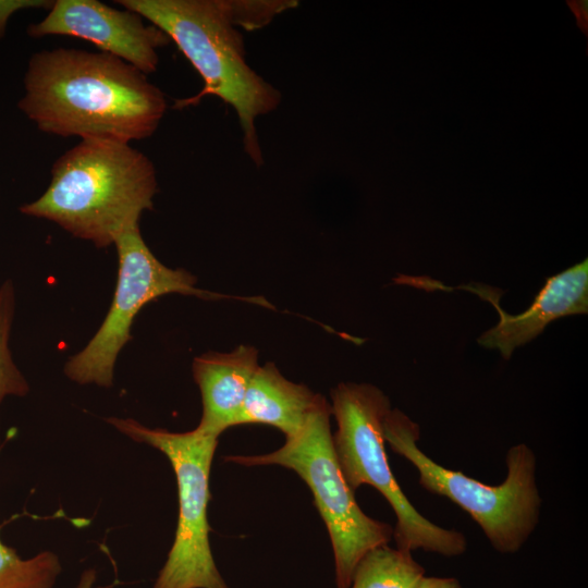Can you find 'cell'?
<instances>
[{"mask_svg": "<svg viewBox=\"0 0 588 588\" xmlns=\"http://www.w3.org/2000/svg\"><path fill=\"white\" fill-rule=\"evenodd\" d=\"M331 415L338 429L332 434L334 453L350 488L377 489L396 516V548L424 550L446 558L467 549L464 534L443 528L421 515L397 483L385 453L383 424L392 409L389 397L370 383L341 382L331 391Z\"/></svg>", "mask_w": 588, "mask_h": 588, "instance_id": "cell-5", "label": "cell"}, {"mask_svg": "<svg viewBox=\"0 0 588 588\" xmlns=\"http://www.w3.org/2000/svg\"><path fill=\"white\" fill-rule=\"evenodd\" d=\"M60 573L61 564L53 552L22 559L0 539V588H52Z\"/></svg>", "mask_w": 588, "mask_h": 588, "instance_id": "cell-14", "label": "cell"}, {"mask_svg": "<svg viewBox=\"0 0 588 588\" xmlns=\"http://www.w3.org/2000/svg\"><path fill=\"white\" fill-rule=\"evenodd\" d=\"M144 20L136 12L117 10L97 0H57L40 22L28 26L27 34L33 38L63 35L90 41L101 52L120 58L147 75L157 70L158 49L171 40Z\"/></svg>", "mask_w": 588, "mask_h": 588, "instance_id": "cell-9", "label": "cell"}, {"mask_svg": "<svg viewBox=\"0 0 588 588\" xmlns=\"http://www.w3.org/2000/svg\"><path fill=\"white\" fill-rule=\"evenodd\" d=\"M15 305L14 285L8 279L0 284V404L7 396H25L29 392L28 382L16 366L10 350Z\"/></svg>", "mask_w": 588, "mask_h": 588, "instance_id": "cell-15", "label": "cell"}, {"mask_svg": "<svg viewBox=\"0 0 588 588\" xmlns=\"http://www.w3.org/2000/svg\"><path fill=\"white\" fill-rule=\"evenodd\" d=\"M383 433L392 451L416 468L419 485L465 511L494 550L515 553L529 539L539 523L542 501L536 483V455L527 444L507 451L506 477L490 486L431 460L417 444L419 425L400 409L388 413Z\"/></svg>", "mask_w": 588, "mask_h": 588, "instance_id": "cell-4", "label": "cell"}, {"mask_svg": "<svg viewBox=\"0 0 588 588\" xmlns=\"http://www.w3.org/2000/svg\"><path fill=\"white\" fill-rule=\"evenodd\" d=\"M424 576L411 551L382 544L360 559L350 588H416Z\"/></svg>", "mask_w": 588, "mask_h": 588, "instance_id": "cell-13", "label": "cell"}, {"mask_svg": "<svg viewBox=\"0 0 588 588\" xmlns=\"http://www.w3.org/2000/svg\"><path fill=\"white\" fill-rule=\"evenodd\" d=\"M163 30L195 68L204 88L175 108L219 97L235 110L245 152L264 162L256 119L278 109L282 95L247 62L244 37L232 21L228 0H117Z\"/></svg>", "mask_w": 588, "mask_h": 588, "instance_id": "cell-3", "label": "cell"}, {"mask_svg": "<svg viewBox=\"0 0 588 588\" xmlns=\"http://www.w3.org/2000/svg\"><path fill=\"white\" fill-rule=\"evenodd\" d=\"M322 395L287 380L273 363L256 369L237 425L261 424L279 429L285 439L299 433Z\"/></svg>", "mask_w": 588, "mask_h": 588, "instance_id": "cell-12", "label": "cell"}, {"mask_svg": "<svg viewBox=\"0 0 588 588\" xmlns=\"http://www.w3.org/2000/svg\"><path fill=\"white\" fill-rule=\"evenodd\" d=\"M96 571L94 568L85 569L75 588H93L96 583Z\"/></svg>", "mask_w": 588, "mask_h": 588, "instance_id": "cell-19", "label": "cell"}, {"mask_svg": "<svg viewBox=\"0 0 588 588\" xmlns=\"http://www.w3.org/2000/svg\"><path fill=\"white\" fill-rule=\"evenodd\" d=\"M330 404L322 396L298 434L261 455H231L244 466L279 465L295 471L308 486L331 541L335 584L350 588L360 559L393 539V527L368 516L355 500L339 466L330 426Z\"/></svg>", "mask_w": 588, "mask_h": 588, "instance_id": "cell-6", "label": "cell"}, {"mask_svg": "<svg viewBox=\"0 0 588 588\" xmlns=\"http://www.w3.org/2000/svg\"><path fill=\"white\" fill-rule=\"evenodd\" d=\"M53 1L42 0H13L0 1V38L4 35L9 17L17 10L25 8H49Z\"/></svg>", "mask_w": 588, "mask_h": 588, "instance_id": "cell-17", "label": "cell"}, {"mask_svg": "<svg viewBox=\"0 0 588 588\" xmlns=\"http://www.w3.org/2000/svg\"><path fill=\"white\" fill-rule=\"evenodd\" d=\"M467 289L489 301L499 314L498 323L483 332L478 343L487 348L499 350L507 359L517 347L537 338L553 320L568 315L587 314L588 260L547 278L529 308L517 315L505 313L495 293L489 289L482 290L480 285Z\"/></svg>", "mask_w": 588, "mask_h": 588, "instance_id": "cell-10", "label": "cell"}, {"mask_svg": "<svg viewBox=\"0 0 588 588\" xmlns=\"http://www.w3.org/2000/svg\"><path fill=\"white\" fill-rule=\"evenodd\" d=\"M107 421L138 443L167 456L177 483L179 517L173 544L152 588H230L209 543V477L217 436L197 428L187 432L151 429L132 418Z\"/></svg>", "mask_w": 588, "mask_h": 588, "instance_id": "cell-7", "label": "cell"}, {"mask_svg": "<svg viewBox=\"0 0 588 588\" xmlns=\"http://www.w3.org/2000/svg\"><path fill=\"white\" fill-rule=\"evenodd\" d=\"M233 23L245 30L268 25L277 15L297 7L295 0H228Z\"/></svg>", "mask_w": 588, "mask_h": 588, "instance_id": "cell-16", "label": "cell"}, {"mask_svg": "<svg viewBox=\"0 0 588 588\" xmlns=\"http://www.w3.org/2000/svg\"><path fill=\"white\" fill-rule=\"evenodd\" d=\"M258 366V352L250 345H240L229 353H205L194 359L193 376L203 402L198 430L219 437L237 425Z\"/></svg>", "mask_w": 588, "mask_h": 588, "instance_id": "cell-11", "label": "cell"}, {"mask_svg": "<svg viewBox=\"0 0 588 588\" xmlns=\"http://www.w3.org/2000/svg\"><path fill=\"white\" fill-rule=\"evenodd\" d=\"M114 245L119 271L109 311L87 345L64 367L66 377L79 384L112 385L118 355L131 339L136 315L149 302L173 293L204 299L226 297L196 287V278L186 270L161 264L143 240L139 225L124 231Z\"/></svg>", "mask_w": 588, "mask_h": 588, "instance_id": "cell-8", "label": "cell"}, {"mask_svg": "<svg viewBox=\"0 0 588 588\" xmlns=\"http://www.w3.org/2000/svg\"><path fill=\"white\" fill-rule=\"evenodd\" d=\"M157 191L155 166L143 152L125 143L82 139L56 160L46 192L20 211L105 248L138 225Z\"/></svg>", "mask_w": 588, "mask_h": 588, "instance_id": "cell-2", "label": "cell"}, {"mask_svg": "<svg viewBox=\"0 0 588 588\" xmlns=\"http://www.w3.org/2000/svg\"><path fill=\"white\" fill-rule=\"evenodd\" d=\"M416 588H462L455 578L424 576Z\"/></svg>", "mask_w": 588, "mask_h": 588, "instance_id": "cell-18", "label": "cell"}, {"mask_svg": "<svg viewBox=\"0 0 588 588\" xmlns=\"http://www.w3.org/2000/svg\"><path fill=\"white\" fill-rule=\"evenodd\" d=\"M19 109L44 133L128 144L151 136L167 110L159 87L106 52L54 48L34 53Z\"/></svg>", "mask_w": 588, "mask_h": 588, "instance_id": "cell-1", "label": "cell"}]
</instances>
